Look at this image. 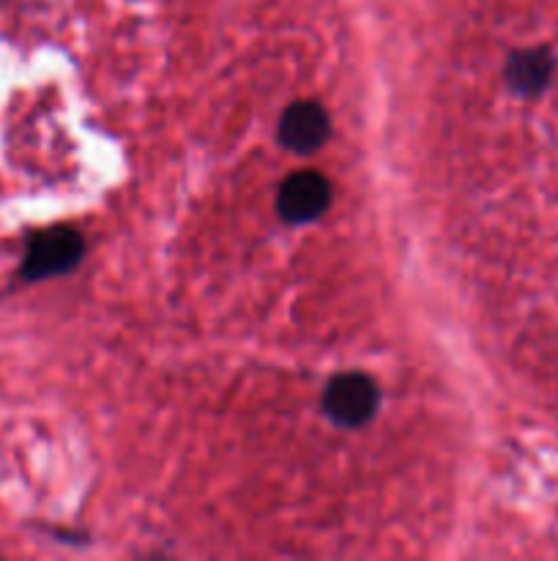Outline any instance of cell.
Segmentation results:
<instances>
[{"mask_svg":"<svg viewBox=\"0 0 558 561\" xmlns=\"http://www.w3.org/2000/svg\"><path fill=\"white\" fill-rule=\"evenodd\" d=\"M328 181L321 173H295L279 190V214H282L288 222H312V219L321 217L328 206Z\"/></svg>","mask_w":558,"mask_h":561,"instance_id":"obj_3","label":"cell"},{"mask_svg":"<svg viewBox=\"0 0 558 561\" xmlns=\"http://www.w3.org/2000/svg\"><path fill=\"white\" fill-rule=\"evenodd\" d=\"M82 257V239L69 228L42 230L31 239L22 263V274L27 279L53 277L74 268Z\"/></svg>","mask_w":558,"mask_h":561,"instance_id":"obj_1","label":"cell"},{"mask_svg":"<svg viewBox=\"0 0 558 561\" xmlns=\"http://www.w3.org/2000/svg\"><path fill=\"white\" fill-rule=\"evenodd\" d=\"M328 115L317 102H299L288 107L279 124V140L295 153H312L326 142Z\"/></svg>","mask_w":558,"mask_h":561,"instance_id":"obj_4","label":"cell"},{"mask_svg":"<svg viewBox=\"0 0 558 561\" xmlns=\"http://www.w3.org/2000/svg\"><path fill=\"white\" fill-rule=\"evenodd\" d=\"M553 58L542 49H528V53L518 55L512 60V69H509V82H512L518 91L534 93L545 85V80L550 77Z\"/></svg>","mask_w":558,"mask_h":561,"instance_id":"obj_5","label":"cell"},{"mask_svg":"<svg viewBox=\"0 0 558 561\" xmlns=\"http://www.w3.org/2000/svg\"><path fill=\"white\" fill-rule=\"evenodd\" d=\"M377 409V387L361 373L337 376L328 383L323 394V411L332 416L337 425L359 427L375 414Z\"/></svg>","mask_w":558,"mask_h":561,"instance_id":"obj_2","label":"cell"}]
</instances>
